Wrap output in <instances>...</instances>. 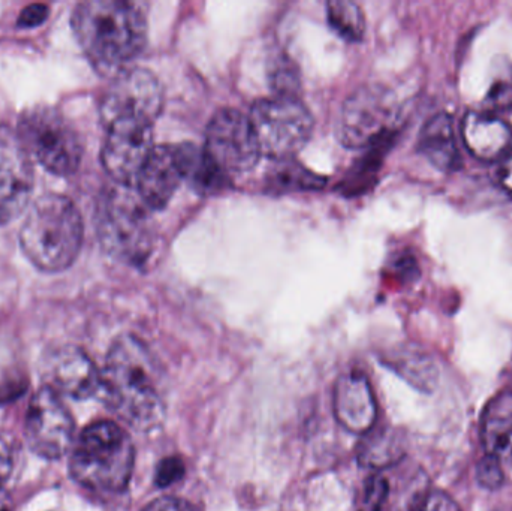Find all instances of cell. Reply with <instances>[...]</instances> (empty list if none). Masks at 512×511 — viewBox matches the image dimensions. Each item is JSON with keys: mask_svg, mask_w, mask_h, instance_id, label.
I'll use <instances>...</instances> for the list:
<instances>
[{"mask_svg": "<svg viewBox=\"0 0 512 511\" xmlns=\"http://www.w3.org/2000/svg\"><path fill=\"white\" fill-rule=\"evenodd\" d=\"M108 407L132 428L152 431L165 416L161 371L143 341L117 338L101 371V393Z\"/></svg>", "mask_w": 512, "mask_h": 511, "instance_id": "cell-1", "label": "cell"}, {"mask_svg": "<svg viewBox=\"0 0 512 511\" xmlns=\"http://www.w3.org/2000/svg\"><path fill=\"white\" fill-rule=\"evenodd\" d=\"M71 23L81 50L102 74L126 71L146 47V17L125 0H87L74 9Z\"/></svg>", "mask_w": 512, "mask_h": 511, "instance_id": "cell-2", "label": "cell"}, {"mask_svg": "<svg viewBox=\"0 0 512 511\" xmlns=\"http://www.w3.org/2000/svg\"><path fill=\"white\" fill-rule=\"evenodd\" d=\"M83 234L80 210L68 197L42 195L27 210L20 231L21 249L42 272H62L80 254Z\"/></svg>", "mask_w": 512, "mask_h": 511, "instance_id": "cell-3", "label": "cell"}, {"mask_svg": "<svg viewBox=\"0 0 512 511\" xmlns=\"http://www.w3.org/2000/svg\"><path fill=\"white\" fill-rule=\"evenodd\" d=\"M134 464L135 449L128 432L110 420H99L81 432L69 470L84 488L117 494L128 488Z\"/></svg>", "mask_w": 512, "mask_h": 511, "instance_id": "cell-4", "label": "cell"}, {"mask_svg": "<svg viewBox=\"0 0 512 511\" xmlns=\"http://www.w3.org/2000/svg\"><path fill=\"white\" fill-rule=\"evenodd\" d=\"M150 212L135 188L117 185L99 207V239L105 251L125 263L143 264L153 246Z\"/></svg>", "mask_w": 512, "mask_h": 511, "instance_id": "cell-5", "label": "cell"}, {"mask_svg": "<svg viewBox=\"0 0 512 511\" xmlns=\"http://www.w3.org/2000/svg\"><path fill=\"white\" fill-rule=\"evenodd\" d=\"M18 137L45 170L56 176H69L80 167L83 143L71 123L51 107H33L18 120Z\"/></svg>", "mask_w": 512, "mask_h": 511, "instance_id": "cell-6", "label": "cell"}, {"mask_svg": "<svg viewBox=\"0 0 512 511\" xmlns=\"http://www.w3.org/2000/svg\"><path fill=\"white\" fill-rule=\"evenodd\" d=\"M261 155L273 161H288L312 137L309 108L295 96H273L255 102L249 114Z\"/></svg>", "mask_w": 512, "mask_h": 511, "instance_id": "cell-7", "label": "cell"}, {"mask_svg": "<svg viewBox=\"0 0 512 511\" xmlns=\"http://www.w3.org/2000/svg\"><path fill=\"white\" fill-rule=\"evenodd\" d=\"M164 108V89L155 74L143 68H129L114 77L101 102L105 126L120 120L155 123Z\"/></svg>", "mask_w": 512, "mask_h": 511, "instance_id": "cell-8", "label": "cell"}, {"mask_svg": "<svg viewBox=\"0 0 512 511\" xmlns=\"http://www.w3.org/2000/svg\"><path fill=\"white\" fill-rule=\"evenodd\" d=\"M206 153L227 176L248 173L261 158L251 120L237 110L218 111L207 126Z\"/></svg>", "mask_w": 512, "mask_h": 511, "instance_id": "cell-9", "label": "cell"}, {"mask_svg": "<svg viewBox=\"0 0 512 511\" xmlns=\"http://www.w3.org/2000/svg\"><path fill=\"white\" fill-rule=\"evenodd\" d=\"M24 434L30 449L44 459L63 458L74 443V420L50 387L39 390L27 408Z\"/></svg>", "mask_w": 512, "mask_h": 511, "instance_id": "cell-10", "label": "cell"}, {"mask_svg": "<svg viewBox=\"0 0 512 511\" xmlns=\"http://www.w3.org/2000/svg\"><path fill=\"white\" fill-rule=\"evenodd\" d=\"M107 129L102 165L117 185L135 188L156 147L153 125L140 120H120L111 123Z\"/></svg>", "mask_w": 512, "mask_h": 511, "instance_id": "cell-11", "label": "cell"}, {"mask_svg": "<svg viewBox=\"0 0 512 511\" xmlns=\"http://www.w3.org/2000/svg\"><path fill=\"white\" fill-rule=\"evenodd\" d=\"M33 191L32 158L17 131L0 125V225L26 210Z\"/></svg>", "mask_w": 512, "mask_h": 511, "instance_id": "cell-12", "label": "cell"}, {"mask_svg": "<svg viewBox=\"0 0 512 511\" xmlns=\"http://www.w3.org/2000/svg\"><path fill=\"white\" fill-rule=\"evenodd\" d=\"M390 111L384 99L373 89H360L352 93L340 111L337 135L349 149L373 146L388 137Z\"/></svg>", "mask_w": 512, "mask_h": 511, "instance_id": "cell-13", "label": "cell"}, {"mask_svg": "<svg viewBox=\"0 0 512 511\" xmlns=\"http://www.w3.org/2000/svg\"><path fill=\"white\" fill-rule=\"evenodd\" d=\"M50 389L74 399H89L101 393V371L81 348L66 345L47 360Z\"/></svg>", "mask_w": 512, "mask_h": 511, "instance_id": "cell-14", "label": "cell"}, {"mask_svg": "<svg viewBox=\"0 0 512 511\" xmlns=\"http://www.w3.org/2000/svg\"><path fill=\"white\" fill-rule=\"evenodd\" d=\"M182 182L185 171L179 146L165 144L153 150L135 183V191L150 210H161L170 203Z\"/></svg>", "mask_w": 512, "mask_h": 511, "instance_id": "cell-15", "label": "cell"}, {"mask_svg": "<svg viewBox=\"0 0 512 511\" xmlns=\"http://www.w3.org/2000/svg\"><path fill=\"white\" fill-rule=\"evenodd\" d=\"M334 414L352 434L366 435L376 422V401L364 375L349 372L337 380L333 393Z\"/></svg>", "mask_w": 512, "mask_h": 511, "instance_id": "cell-16", "label": "cell"}, {"mask_svg": "<svg viewBox=\"0 0 512 511\" xmlns=\"http://www.w3.org/2000/svg\"><path fill=\"white\" fill-rule=\"evenodd\" d=\"M460 131L466 149L480 161L505 162L512 155L511 125L495 114L469 111Z\"/></svg>", "mask_w": 512, "mask_h": 511, "instance_id": "cell-17", "label": "cell"}, {"mask_svg": "<svg viewBox=\"0 0 512 511\" xmlns=\"http://www.w3.org/2000/svg\"><path fill=\"white\" fill-rule=\"evenodd\" d=\"M418 150L439 170L457 171L462 168V155L450 114L438 113L427 120L418 138Z\"/></svg>", "mask_w": 512, "mask_h": 511, "instance_id": "cell-18", "label": "cell"}, {"mask_svg": "<svg viewBox=\"0 0 512 511\" xmlns=\"http://www.w3.org/2000/svg\"><path fill=\"white\" fill-rule=\"evenodd\" d=\"M481 443L486 455L501 459L512 446V390L498 393L481 417Z\"/></svg>", "mask_w": 512, "mask_h": 511, "instance_id": "cell-19", "label": "cell"}, {"mask_svg": "<svg viewBox=\"0 0 512 511\" xmlns=\"http://www.w3.org/2000/svg\"><path fill=\"white\" fill-rule=\"evenodd\" d=\"M185 180L198 194H218L230 185V176L224 173L207 155L206 150L192 144H179Z\"/></svg>", "mask_w": 512, "mask_h": 511, "instance_id": "cell-20", "label": "cell"}, {"mask_svg": "<svg viewBox=\"0 0 512 511\" xmlns=\"http://www.w3.org/2000/svg\"><path fill=\"white\" fill-rule=\"evenodd\" d=\"M358 453H360L361 464L381 470L397 464L405 456V441L391 429L375 432L361 443Z\"/></svg>", "mask_w": 512, "mask_h": 511, "instance_id": "cell-21", "label": "cell"}, {"mask_svg": "<svg viewBox=\"0 0 512 511\" xmlns=\"http://www.w3.org/2000/svg\"><path fill=\"white\" fill-rule=\"evenodd\" d=\"M267 182L277 192L313 191L325 185L324 177L301 167L292 159L277 161L273 171L268 174Z\"/></svg>", "mask_w": 512, "mask_h": 511, "instance_id": "cell-22", "label": "cell"}, {"mask_svg": "<svg viewBox=\"0 0 512 511\" xmlns=\"http://www.w3.org/2000/svg\"><path fill=\"white\" fill-rule=\"evenodd\" d=\"M327 17L330 26L348 41H360L363 38L366 23L360 6L348 0H333L327 5Z\"/></svg>", "mask_w": 512, "mask_h": 511, "instance_id": "cell-23", "label": "cell"}, {"mask_svg": "<svg viewBox=\"0 0 512 511\" xmlns=\"http://www.w3.org/2000/svg\"><path fill=\"white\" fill-rule=\"evenodd\" d=\"M477 480L481 488L498 491L505 483L504 468L501 459L486 455L477 465Z\"/></svg>", "mask_w": 512, "mask_h": 511, "instance_id": "cell-24", "label": "cell"}, {"mask_svg": "<svg viewBox=\"0 0 512 511\" xmlns=\"http://www.w3.org/2000/svg\"><path fill=\"white\" fill-rule=\"evenodd\" d=\"M486 105L490 110H510L512 108V75L501 78L490 87L486 96Z\"/></svg>", "mask_w": 512, "mask_h": 511, "instance_id": "cell-25", "label": "cell"}, {"mask_svg": "<svg viewBox=\"0 0 512 511\" xmlns=\"http://www.w3.org/2000/svg\"><path fill=\"white\" fill-rule=\"evenodd\" d=\"M390 497V486L384 477H373L366 485V495H364V503H366L369 511H381L382 507L387 503Z\"/></svg>", "mask_w": 512, "mask_h": 511, "instance_id": "cell-26", "label": "cell"}, {"mask_svg": "<svg viewBox=\"0 0 512 511\" xmlns=\"http://www.w3.org/2000/svg\"><path fill=\"white\" fill-rule=\"evenodd\" d=\"M185 464L179 458H167L159 464L156 471V485L159 488H168L179 482L185 476Z\"/></svg>", "mask_w": 512, "mask_h": 511, "instance_id": "cell-27", "label": "cell"}, {"mask_svg": "<svg viewBox=\"0 0 512 511\" xmlns=\"http://www.w3.org/2000/svg\"><path fill=\"white\" fill-rule=\"evenodd\" d=\"M48 17V8L41 3L36 5H29L21 11L18 15L17 24L18 27L23 29H32V27L41 26Z\"/></svg>", "mask_w": 512, "mask_h": 511, "instance_id": "cell-28", "label": "cell"}, {"mask_svg": "<svg viewBox=\"0 0 512 511\" xmlns=\"http://www.w3.org/2000/svg\"><path fill=\"white\" fill-rule=\"evenodd\" d=\"M143 511H198L194 504L177 497H162L147 504Z\"/></svg>", "mask_w": 512, "mask_h": 511, "instance_id": "cell-29", "label": "cell"}, {"mask_svg": "<svg viewBox=\"0 0 512 511\" xmlns=\"http://www.w3.org/2000/svg\"><path fill=\"white\" fill-rule=\"evenodd\" d=\"M420 511H462L453 498L444 492H430Z\"/></svg>", "mask_w": 512, "mask_h": 511, "instance_id": "cell-30", "label": "cell"}, {"mask_svg": "<svg viewBox=\"0 0 512 511\" xmlns=\"http://www.w3.org/2000/svg\"><path fill=\"white\" fill-rule=\"evenodd\" d=\"M12 471V452L9 444L3 438H0V489L8 480Z\"/></svg>", "mask_w": 512, "mask_h": 511, "instance_id": "cell-31", "label": "cell"}, {"mask_svg": "<svg viewBox=\"0 0 512 511\" xmlns=\"http://www.w3.org/2000/svg\"><path fill=\"white\" fill-rule=\"evenodd\" d=\"M504 185L512 191V155L505 161Z\"/></svg>", "mask_w": 512, "mask_h": 511, "instance_id": "cell-32", "label": "cell"}, {"mask_svg": "<svg viewBox=\"0 0 512 511\" xmlns=\"http://www.w3.org/2000/svg\"><path fill=\"white\" fill-rule=\"evenodd\" d=\"M0 511H9L8 503H6L5 498L2 497V494H0Z\"/></svg>", "mask_w": 512, "mask_h": 511, "instance_id": "cell-33", "label": "cell"}]
</instances>
